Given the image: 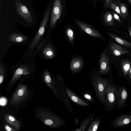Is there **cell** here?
<instances>
[{"mask_svg": "<svg viewBox=\"0 0 131 131\" xmlns=\"http://www.w3.org/2000/svg\"><path fill=\"white\" fill-rule=\"evenodd\" d=\"M101 75L95 68H94L90 73L89 79L97 98L105 107L106 91L110 83L108 79L103 78Z\"/></svg>", "mask_w": 131, "mask_h": 131, "instance_id": "1", "label": "cell"}, {"mask_svg": "<svg viewBox=\"0 0 131 131\" xmlns=\"http://www.w3.org/2000/svg\"><path fill=\"white\" fill-rule=\"evenodd\" d=\"M39 117L43 124L52 128H59L65 126V121L56 114L49 111H40Z\"/></svg>", "mask_w": 131, "mask_h": 131, "instance_id": "2", "label": "cell"}, {"mask_svg": "<svg viewBox=\"0 0 131 131\" xmlns=\"http://www.w3.org/2000/svg\"><path fill=\"white\" fill-rule=\"evenodd\" d=\"M118 89L109 83L106 90V105L105 108L110 112L112 111L117 103Z\"/></svg>", "mask_w": 131, "mask_h": 131, "instance_id": "3", "label": "cell"}, {"mask_svg": "<svg viewBox=\"0 0 131 131\" xmlns=\"http://www.w3.org/2000/svg\"><path fill=\"white\" fill-rule=\"evenodd\" d=\"M50 9L48 7L44 13L39 29L35 36L29 48L32 50L37 44L41 37L43 36L48 19Z\"/></svg>", "mask_w": 131, "mask_h": 131, "instance_id": "4", "label": "cell"}, {"mask_svg": "<svg viewBox=\"0 0 131 131\" xmlns=\"http://www.w3.org/2000/svg\"><path fill=\"white\" fill-rule=\"evenodd\" d=\"M29 93L27 85H20L13 94L10 103L16 105L19 104L27 97Z\"/></svg>", "mask_w": 131, "mask_h": 131, "instance_id": "5", "label": "cell"}, {"mask_svg": "<svg viewBox=\"0 0 131 131\" xmlns=\"http://www.w3.org/2000/svg\"><path fill=\"white\" fill-rule=\"evenodd\" d=\"M62 11L61 0H54L53 4L50 26L53 27L57 21L60 19Z\"/></svg>", "mask_w": 131, "mask_h": 131, "instance_id": "6", "label": "cell"}, {"mask_svg": "<svg viewBox=\"0 0 131 131\" xmlns=\"http://www.w3.org/2000/svg\"><path fill=\"white\" fill-rule=\"evenodd\" d=\"M15 6L16 12L18 15L28 22L31 23L33 21V18L31 12L24 4L17 0Z\"/></svg>", "mask_w": 131, "mask_h": 131, "instance_id": "7", "label": "cell"}, {"mask_svg": "<svg viewBox=\"0 0 131 131\" xmlns=\"http://www.w3.org/2000/svg\"><path fill=\"white\" fill-rule=\"evenodd\" d=\"M110 58L106 50H104L100 57L99 62V72L102 75L107 74L109 72Z\"/></svg>", "mask_w": 131, "mask_h": 131, "instance_id": "8", "label": "cell"}, {"mask_svg": "<svg viewBox=\"0 0 131 131\" xmlns=\"http://www.w3.org/2000/svg\"><path fill=\"white\" fill-rule=\"evenodd\" d=\"M75 23L82 30L90 36L102 39H104L102 35L90 25L78 20L76 21Z\"/></svg>", "mask_w": 131, "mask_h": 131, "instance_id": "9", "label": "cell"}, {"mask_svg": "<svg viewBox=\"0 0 131 131\" xmlns=\"http://www.w3.org/2000/svg\"><path fill=\"white\" fill-rule=\"evenodd\" d=\"M131 123V114L120 115L111 123L113 127H118L127 125Z\"/></svg>", "mask_w": 131, "mask_h": 131, "instance_id": "10", "label": "cell"}, {"mask_svg": "<svg viewBox=\"0 0 131 131\" xmlns=\"http://www.w3.org/2000/svg\"><path fill=\"white\" fill-rule=\"evenodd\" d=\"M83 63V60L81 57H75L73 58L70 62V70L73 73H78L82 69Z\"/></svg>", "mask_w": 131, "mask_h": 131, "instance_id": "11", "label": "cell"}, {"mask_svg": "<svg viewBox=\"0 0 131 131\" xmlns=\"http://www.w3.org/2000/svg\"><path fill=\"white\" fill-rule=\"evenodd\" d=\"M66 93L68 97L75 103L83 106H88L90 104L82 100L71 90L66 87Z\"/></svg>", "mask_w": 131, "mask_h": 131, "instance_id": "12", "label": "cell"}, {"mask_svg": "<svg viewBox=\"0 0 131 131\" xmlns=\"http://www.w3.org/2000/svg\"><path fill=\"white\" fill-rule=\"evenodd\" d=\"M109 49L112 53L115 56L129 53L127 50L124 47L114 42H111L110 45Z\"/></svg>", "mask_w": 131, "mask_h": 131, "instance_id": "13", "label": "cell"}, {"mask_svg": "<svg viewBox=\"0 0 131 131\" xmlns=\"http://www.w3.org/2000/svg\"><path fill=\"white\" fill-rule=\"evenodd\" d=\"M128 95L127 90L125 86H122L118 89L117 104L119 107H123L125 105Z\"/></svg>", "mask_w": 131, "mask_h": 131, "instance_id": "14", "label": "cell"}, {"mask_svg": "<svg viewBox=\"0 0 131 131\" xmlns=\"http://www.w3.org/2000/svg\"><path fill=\"white\" fill-rule=\"evenodd\" d=\"M30 72L26 67H21L16 69L9 83V86L11 88L15 81L22 75L28 74Z\"/></svg>", "mask_w": 131, "mask_h": 131, "instance_id": "15", "label": "cell"}, {"mask_svg": "<svg viewBox=\"0 0 131 131\" xmlns=\"http://www.w3.org/2000/svg\"><path fill=\"white\" fill-rule=\"evenodd\" d=\"M43 80L45 83L52 90L54 94L56 95H58V94L53 85V82L49 72L47 70H46L44 73Z\"/></svg>", "mask_w": 131, "mask_h": 131, "instance_id": "16", "label": "cell"}, {"mask_svg": "<svg viewBox=\"0 0 131 131\" xmlns=\"http://www.w3.org/2000/svg\"><path fill=\"white\" fill-rule=\"evenodd\" d=\"M5 121L14 127L16 130H18L20 128V123L13 116L8 114L4 115Z\"/></svg>", "mask_w": 131, "mask_h": 131, "instance_id": "17", "label": "cell"}, {"mask_svg": "<svg viewBox=\"0 0 131 131\" xmlns=\"http://www.w3.org/2000/svg\"><path fill=\"white\" fill-rule=\"evenodd\" d=\"M27 39L25 36L20 34L15 33L12 34L9 36L8 40L15 43L22 42Z\"/></svg>", "mask_w": 131, "mask_h": 131, "instance_id": "18", "label": "cell"}, {"mask_svg": "<svg viewBox=\"0 0 131 131\" xmlns=\"http://www.w3.org/2000/svg\"><path fill=\"white\" fill-rule=\"evenodd\" d=\"M94 115L95 113H93L89 116L84 119L81 124L80 127L77 128L75 131H84L89 124L93 119Z\"/></svg>", "mask_w": 131, "mask_h": 131, "instance_id": "19", "label": "cell"}, {"mask_svg": "<svg viewBox=\"0 0 131 131\" xmlns=\"http://www.w3.org/2000/svg\"><path fill=\"white\" fill-rule=\"evenodd\" d=\"M107 34L110 37L119 44L127 47L131 48V43L117 36L109 33Z\"/></svg>", "mask_w": 131, "mask_h": 131, "instance_id": "20", "label": "cell"}, {"mask_svg": "<svg viewBox=\"0 0 131 131\" xmlns=\"http://www.w3.org/2000/svg\"><path fill=\"white\" fill-rule=\"evenodd\" d=\"M120 66L124 75L128 74L131 66L129 60L128 59L122 60L121 62Z\"/></svg>", "mask_w": 131, "mask_h": 131, "instance_id": "21", "label": "cell"}, {"mask_svg": "<svg viewBox=\"0 0 131 131\" xmlns=\"http://www.w3.org/2000/svg\"><path fill=\"white\" fill-rule=\"evenodd\" d=\"M42 53L45 57L48 59H52L55 56V52L53 48L51 46L46 47L43 49Z\"/></svg>", "mask_w": 131, "mask_h": 131, "instance_id": "22", "label": "cell"}, {"mask_svg": "<svg viewBox=\"0 0 131 131\" xmlns=\"http://www.w3.org/2000/svg\"><path fill=\"white\" fill-rule=\"evenodd\" d=\"M104 21L105 24L108 26H113L114 25V19L111 12L108 11L105 13Z\"/></svg>", "mask_w": 131, "mask_h": 131, "instance_id": "23", "label": "cell"}, {"mask_svg": "<svg viewBox=\"0 0 131 131\" xmlns=\"http://www.w3.org/2000/svg\"><path fill=\"white\" fill-rule=\"evenodd\" d=\"M101 117V116L96 117L95 119L92 122L87 131H96L100 123Z\"/></svg>", "mask_w": 131, "mask_h": 131, "instance_id": "24", "label": "cell"}, {"mask_svg": "<svg viewBox=\"0 0 131 131\" xmlns=\"http://www.w3.org/2000/svg\"><path fill=\"white\" fill-rule=\"evenodd\" d=\"M93 92L90 90L85 91L82 93V98L88 101L93 102L94 101V97Z\"/></svg>", "mask_w": 131, "mask_h": 131, "instance_id": "25", "label": "cell"}, {"mask_svg": "<svg viewBox=\"0 0 131 131\" xmlns=\"http://www.w3.org/2000/svg\"><path fill=\"white\" fill-rule=\"evenodd\" d=\"M66 34L69 41L73 43L74 40V32L73 30L70 28L67 29L66 31Z\"/></svg>", "mask_w": 131, "mask_h": 131, "instance_id": "26", "label": "cell"}, {"mask_svg": "<svg viewBox=\"0 0 131 131\" xmlns=\"http://www.w3.org/2000/svg\"><path fill=\"white\" fill-rule=\"evenodd\" d=\"M117 4L118 5L121 13L123 16V18H125L128 16V12L127 8L125 5L121 3L119 1L117 2Z\"/></svg>", "mask_w": 131, "mask_h": 131, "instance_id": "27", "label": "cell"}, {"mask_svg": "<svg viewBox=\"0 0 131 131\" xmlns=\"http://www.w3.org/2000/svg\"><path fill=\"white\" fill-rule=\"evenodd\" d=\"M110 6L111 9L113 10L115 12L119 14L122 17H123L121 13L119 7L113 3L112 2L110 4Z\"/></svg>", "mask_w": 131, "mask_h": 131, "instance_id": "28", "label": "cell"}, {"mask_svg": "<svg viewBox=\"0 0 131 131\" xmlns=\"http://www.w3.org/2000/svg\"><path fill=\"white\" fill-rule=\"evenodd\" d=\"M5 76V70L3 66L0 64V85L3 81Z\"/></svg>", "mask_w": 131, "mask_h": 131, "instance_id": "29", "label": "cell"}, {"mask_svg": "<svg viewBox=\"0 0 131 131\" xmlns=\"http://www.w3.org/2000/svg\"><path fill=\"white\" fill-rule=\"evenodd\" d=\"M4 127L7 131H15L16 130L13 128L10 127L7 124H5L4 125Z\"/></svg>", "mask_w": 131, "mask_h": 131, "instance_id": "30", "label": "cell"}, {"mask_svg": "<svg viewBox=\"0 0 131 131\" xmlns=\"http://www.w3.org/2000/svg\"><path fill=\"white\" fill-rule=\"evenodd\" d=\"M113 15L114 18L120 23H122L120 18L117 14L114 12H113Z\"/></svg>", "mask_w": 131, "mask_h": 131, "instance_id": "31", "label": "cell"}, {"mask_svg": "<svg viewBox=\"0 0 131 131\" xmlns=\"http://www.w3.org/2000/svg\"><path fill=\"white\" fill-rule=\"evenodd\" d=\"M112 0H105L104 6L105 8H107L110 5L112 2Z\"/></svg>", "mask_w": 131, "mask_h": 131, "instance_id": "32", "label": "cell"}, {"mask_svg": "<svg viewBox=\"0 0 131 131\" xmlns=\"http://www.w3.org/2000/svg\"><path fill=\"white\" fill-rule=\"evenodd\" d=\"M128 31L129 34L131 37V26H130L128 28Z\"/></svg>", "mask_w": 131, "mask_h": 131, "instance_id": "33", "label": "cell"}, {"mask_svg": "<svg viewBox=\"0 0 131 131\" xmlns=\"http://www.w3.org/2000/svg\"><path fill=\"white\" fill-rule=\"evenodd\" d=\"M131 74V66L129 70L128 75V76H130V75Z\"/></svg>", "mask_w": 131, "mask_h": 131, "instance_id": "34", "label": "cell"}, {"mask_svg": "<svg viewBox=\"0 0 131 131\" xmlns=\"http://www.w3.org/2000/svg\"><path fill=\"white\" fill-rule=\"evenodd\" d=\"M130 3L131 4V0H128Z\"/></svg>", "mask_w": 131, "mask_h": 131, "instance_id": "35", "label": "cell"}, {"mask_svg": "<svg viewBox=\"0 0 131 131\" xmlns=\"http://www.w3.org/2000/svg\"><path fill=\"white\" fill-rule=\"evenodd\" d=\"M130 78H131V74L129 76Z\"/></svg>", "mask_w": 131, "mask_h": 131, "instance_id": "36", "label": "cell"}, {"mask_svg": "<svg viewBox=\"0 0 131 131\" xmlns=\"http://www.w3.org/2000/svg\"><path fill=\"white\" fill-rule=\"evenodd\" d=\"M130 129H131V127H130Z\"/></svg>", "mask_w": 131, "mask_h": 131, "instance_id": "37", "label": "cell"}]
</instances>
